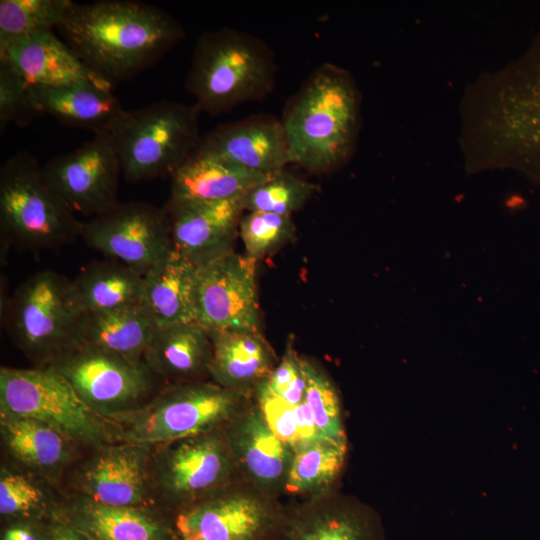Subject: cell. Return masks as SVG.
<instances>
[{
    "instance_id": "obj_1",
    "label": "cell",
    "mask_w": 540,
    "mask_h": 540,
    "mask_svg": "<svg viewBox=\"0 0 540 540\" xmlns=\"http://www.w3.org/2000/svg\"><path fill=\"white\" fill-rule=\"evenodd\" d=\"M58 29L83 63L111 84L150 67L185 35L165 11L130 0L74 2Z\"/></svg>"
},
{
    "instance_id": "obj_2",
    "label": "cell",
    "mask_w": 540,
    "mask_h": 540,
    "mask_svg": "<svg viewBox=\"0 0 540 540\" xmlns=\"http://www.w3.org/2000/svg\"><path fill=\"white\" fill-rule=\"evenodd\" d=\"M281 123L290 164L314 174L340 167L351 155L359 124V97L350 74L317 67L288 102Z\"/></svg>"
},
{
    "instance_id": "obj_3",
    "label": "cell",
    "mask_w": 540,
    "mask_h": 540,
    "mask_svg": "<svg viewBox=\"0 0 540 540\" xmlns=\"http://www.w3.org/2000/svg\"><path fill=\"white\" fill-rule=\"evenodd\" d=\"M276 73L274 53L264 41L221 28L198 37L185 87L200 111L218 115L263 100L274 88Z\"/></svg>"
},
{
    "instance_id": "obj_4",
    "label": "cell",
    "mask_w": 540,
    "mask_h": 540,
    "mask_svg": "<svg viewBox=\"0 0 540 540\" xmlns=\"http://www.w3.org/2000/svg\"><path fill=\"white\" fill-rule=\"evenodd\" d=\"M85 314L73 281L53 270L29 276L2 308L12 342L36 366H49L81 345Z\"/></svg>"
},
{
    "instance_id": "obj_5",
    "label": "cell",
    "mask_w": 540,
    "mask_h": 540,
    "mask_svg": "<svg viewBox=\"0 0 540 540\" xmlns=\"http://www.w3.org/2000/svg\"><path fill=\"white\" fill-rule=\"evenodd\" d=\"M199 112L176 101L125 110L109 133L125 179L171 178L198 149Z\"/></svg>"
},
{
    "instance_id": "obj_6",
    "label": "cell",
    "mask_w": 540,
    "mask_h": 540,
    "mask_svg": "<svg viewBox=\"0 0 540 540\" xmlns=\"http://www.w3.org/2000/svg\"><path fill=\"white\" fill-rule=\"evenodd\" d=\"M0 225L6 244L30 251L68 245L80 237L82 228L27 152L11 156L1 167Z\"/></svg>"
},
{
    "instance_id": "obj_7",
    "label": "cell",
    "mask_w": 540,
    "mask_h": 540,
    "mask_svg": "<svg viewBox=\"0 0 540 540\" xmlns=\"http://www.w3.org/2000/svg\"><path fill=\"white\" fill-rule=\"evenodd\" d=\"M250 399L212 380L170 384L112 421L121 441L156 447L222 428Z\"/></svg>"
},
{
    "instance_id": "obj_8",
    "label": "cell",
    "mask_w": 540,
    "mask_h": 540,
    "mask_svg": "<svg viewBox=\"0 0 540 540\" xmlns=\"http://www.w3.org/2000/svg\"><path fill=\"white\" fill-rule=\"evenodd\" d=\"M0 413L27 417L93 449L119 442L117 425L94 412L51 366L0 369Z\"/></svg>"
},
{
    "instance_id": "obj_9",
    "label": "cell",
    "mask_w": 540,
    "mask_h": 540,
    "mask_svg": "<svg viewBox=\"0 0 540 540\" xmlns=\"http://www.w3.org/2000/svg\"><path fill=\"white\" fill-rule=\"evenodd\" d=\"M237 468L222 428L155 447L152 480L160 496L181 509L231 485Z\"/></svg>"
},
{
    "instance_id": "obj_10",
    "label": "cell",
    "mask_w": 540,
    "mask_h": 540,
    "mask_svg": "<svg viewBox=\"0 0 540 540\" xmlns=\"http://www.w3.org/2000/svg\"><path fill=\"white\" fill-rule=\"evenodd\" d=\"M97 414L113 420L149 399L153 373L142 363L95 347L80 345L51 365Z\"/></svg>"
},
{
    "instance_id": "obj_11",
    "label": "cell",
    "mask_w": 540,
    "mask_h": 540,
    "mask_svg": "<svg viewBox=\"0 0 540 540\" xmlns=\"http://www.w3.org/2000/svg\"><path fill=\"white\" fill-rule=\"evenodd\" d=\"M80 237L91 248L142 275L173 252L167 211L144 202H118L82 222Z\"/></svg>"
},
{
    "instance_id": "obj_12",
    "label": "cell",
    "mask_w": 540,
    "mask_h": 540,
    "mask_svg": "<svg viewBox=\"0 0 540 540\" xmlns=\"http://www.w3.org/2000/svg\"><path fill=\"white\" fill-rule=\"evenodd\" d=\"M282 508L248 483L233 484L178 510V540H266Z\"/></svg>"
},
{
    "instance_id": "obj_13",
    "label": "cell",
    "mask_w": 540,
    "mask_h": 540,
    "mask_svg": "<svg viewBox=\"0 0 540 540\" xmlns=\"http://www.w3.org/2000/svg\"><path fill=\"white\" fill-rule=\"evenodd\" d=\"M42 173L53 191L74 213L96 217L117 203L121 163L109 133L50 159Z\"/></svg>"
},
{
    "instance_id": "obj_14",
    "label": "cell",
    "mask_w": 540,
    "mask_h": 540,
    "mask_svg": "<svg viewBox=\"0 0 540 540\" xmlns=\"http://www.w3.org/2000/svg\"><path fill=\"white\" fill-rule=\"evenodd\" d=\"M257 262L232 251L199 269L198 324L208 331H260Z\"/></svg>"
},
{
    "instance_id": "obj_15",
    "label": "cell",
    "mask_w": 540,
    "mask_h": 540,
    "mask_svg": "<svg viewBox=\"0 0 540 540\" xmlns=\"http://www.w3.org/2000/svg\"><path fill=\"white\" fill-rule=\"evenodd\" d=\"M155 447L119 441L94 449L77 469L78 495L108 506H152Z\"/></svg>"
},
{
    "instance_id": "obj_16",
    "label": "cell",
    "mask_w": 540,
    "mask_h": 540,
    "mask_svg": "<svg viewBox=\"0 0 540 540\" xmlns=\"http://www.w3.org/2000/svg\"><path fill=\"white\" fill-rule=\"evenodd\" d=\"M266 540H385L378 514L331 491L281 514Z\"/></svg>"
},
{
    "instance_id": "obj_17",
    "label": "cell",
    "mask_w": 540,
    "mask_h": 540,
    "mask_svg": "<svg viewBox=\"0 0 540 540\" xmlns=\"http://www.w3.org/2000/svg\"><path fill=\"white\" fill-rule=\"evenodd\" d=\"M244 197L167 203L165 210L170 221L173 250L198 269L232 252L245 212Z\"/></svg>"
},
{
    "instance_id": "obj_18",
    "label": "cell",
    "mask_w": 540,
    "mask_h": 540,
    "mask_svg": "<svg viewBox=\"0 0 540 540\" xmlns=\"http://www.w3.org/2000/svg\"><path fill=\"white\" fill-rule=\"evenodd\" d=\"M222 431L245 482L269 496L283 490L294 452L271 430L255 400H249Z\"/></svg>"
},
{
    "instance_id": "obj_19",
    "label": "cell",
    "mask_w": 540,
    "mask_h": 540,
    "mask_svg": "<svg viewBox=\"0 0 540 540\" xmlns=\"http://www.w3.org/2000/svg\"><path fill=\"white\" fill-rule=\"evenodd\" d=\"M196 153L266 175L290 164L281 120L257 114L216 127L201 138Z\"/></svg>"
},
{
    "instance_id": "obj_20",
    "label": "cell",
    "mask_w": 540,
    "mask_h": 540,
    "mask_svg": "<svg viewBox=\"0 0 540 540\" xmlns=\"http://www.w3.org/2000/svg\"><path fill=\"white\" fill-rule=\"evenodd\" d=\"M0 61L13 68L29 86L93 83L106 89L112 87L52 31L0 42Z\"/></svg>"
},
{
    "instance_id": "obj_21",
    "label": "cell",
    "mask_w": 540,
    "mask_h": 540,
    "mask_svg": "<svg viewBox=\"0 0 540 540\" xmlns=\"http://www.w3.org/2000/svg\"><path fill=\"white\" fill-rule=\"evenodd\" d=\"M213 354L209 375L225 389L253 397L277 365L260 331H209Z\"/></svg>"
},
{
    "instance_id": "obj_22",
    "label": "cell",
    "mask_w": 540,
    "mask_h": 540,
    "mask_svg": "<svg viewBox=\"0 0 540 540\" xmlns=\"http://www.w3.org/2000/svg\"><path fill=\"white\" fill-rule=\"evenodd\" d=\"M213 345L209 331L197 322L157 327L143 361L171 384L210 377Z\"/></svg>"
},
{
    "instance_id": "obj_23",
    "label": "cell",
    "mask_w": 540,
    "mask_h": 540,
    "mask_svg": "<svg viewBox=\"0 0 540 540\" xmlns=\"http://www.w3.org/2000/svg\"><path fill=\"white\" fill-rule=\"evenodd\" d=\"M0 435L5 452L19 467L50 482L71 463L78 446L42 422L4 413Z\"/></svg>"
},
{
    "instance_id": "obj_24",
    "label": "cell",
    "mask_w": 540,
    "mask_h": 540,
    "mask_svg": "<svg viewBox=\"0 0 540 540\" xmlns=\"http://www.w3.org/2000/svg\"><path fill=\"white\" fill-rule=\"evenodd\" d=\"M37 114H47L74 128L110 133L125 112L111 89L93 83L56 87L29 86Z\"/></svg>"
},
{
    "instance_id": "obj_25",
    "label": "cell",
    "mask_w": 540,
    "mask_h": 540,
    "mask_svg": "<svg viewBox=\"0 0 540 540\" xmlns=\"http://www.w3.org/2000/svg\"><path fill=\"white\" fill-rule=\"evenodd\" d=\"M76 496L65 508L68 523L90 540H178L151 506H108Z\"/></svg>"
},
{
    "instance_id": "obj_26",
    "label": "cell",
    "mask_w": 540,
    "mask_h": 540,
    "mask_svg": "<svg viewBox=\"0 0 540 540\" xmlns=\"http://www.w3.org/2000/svg\"><path fill=\"white\" fill-rule=\"evenodd\" d=\"M269 176L195 152L171 177V194L167 203L241 198Z\"/></svg>"
},
{
    "instance_id": "obj_27",
    "label": "cell",
    "mask_w": 540,
    "mask_h": 540,
    "mask_svg": "<svg viewBox=\"0 0 540 540\" xmlns=\"http://www.w3.org/2000/svg\"><path fill=\"white\" fill-rule=\"evenodd\" d=\"M199 269L173 250L144 275L142 304L157 327L197 322Z\"/></svg>"
},
{
    "instance_id": "obj_28",
    "label": "cell",
    "mask_w": 540,
    "mask_h": 540,
    "mask_svg": "<svg viewBox=\"0 0 540 540\" xmlns=\"http://www.w3.org/2000/svg\"><path fill=\"white\" fill-rule=\"evenodd\" d=\"M156 328L143 304L91 312L83 319L80 343L142 363Z\"/></svg>"
},
{
    "instance_id": "obj_29",
    "label": "cell",
    "mask_w": 540,
    "mask_h": 540,
    "mask_svg": "<svg viewBox=\"0 0 540 540\" xmlns=\"http://www.w3.org/2000/svg\"><path fill=\"white\" fill-rule=\"evenodd\" d=\"M72 281L86 313L142 304L144 275L112 259L87 265Z\"/></svg>"
},
{
    "instance_id": "obj_30",
    "label": "cell",
    "mask_w": 540,
    "mask_h": 540,
    "mask_svg": "<svg viewBox=\"0 0 540 540\" xmlns=\"http://www.w3.org/2000/svg\"><path fill=\"white\" fill-rule=\"evenodd\" d=\"M347 455V442L319 438L294 451L283 491L309 499L331 491Z\"/></svg>"
},
{
    "instance_id": "obj_31",
    "label": "cell",
    "mask_w": 540,
    "mask_h": 540,
    "mask_svg": "<svg viewBox=\"0 0 540 540\" xmlns=\"http://www.w3.org/2000/svg\"><path fill=\"white\" fill-rule=\"evenodd\" d=\"M73 3L71 0H1L0 42L58 28Z\"/></svg>"
},
{
    "instance_id": "obj_32",
    "label": "cell",
    "mask_w": 540,
    "mask_h": 540,
    "mask_svg": "<svg viewBox=\"0 0 540 540\" xmlns=\"http://www.w3.org/2000/svg\"><path fill=\"white\" fill-rule=\"evenodd\" d=\"M318 186L286 169L270 175L244 197L245 212H268L291 216L300 210Z\"/></svg>"
},
{
    "instance_id": "obj_33",
    "label": "cell",
    "mask_w": 540,
    "mask_h": 540,
    "mask_svg": "<svg viewBox=\"0 0 540 540\" xmlns=\"http://www.w3.org/2000/svg\"><path fill=\"white\" fill-rule=\"evenodd\" d=\"M302 367L306 380L305 402L320 435L330 440L347 442L340 399L334 384L310 360L302 358Z\"/></svg>"
},
{
    "instance_id": "obj_34",
    "label": "cell",
    "mask_w": 540,
    "mask_h": 540,
    "mask_svg": "<svg viewBox=\"0 0 540 540\" xmlns=\"http://www.w3.org/2000/svg\"><path fill=\"white\" fill-rule=\"evenodd\" d=\"M296 227L291 216L268 212H247L239 224V236L246 255L256 261L293 241Z\"/></svg>"
},
{
    "instance_id": "obj_35",
    "label": "cell",
    "mask_w": 540,
    "mask_h": 540,
    "mask_svg": "<svg viewBox=\"0 0 540 540\" xmlns=\"http://www.w3.org/2000/svg\"><path fill=\"white\" fill-rule=\"evenodd\" d=\"M37 476L2 466L0 472V513L4 517H29L46 509L49 495Z\"/></svg>"
},
{
    "instance_id": "obj_36",
    "label": "cell",
    "mask_w": 540,
    "mask_h": 540,
    "mask_svg": "<svg viewBox=\"0 0 540 540\" xmlns=\"http://www.w3.org/2000/svg\"><path fill=\"white\" fill-rule=\"evenodd\" d=\"M36 114L28 83L7 63L0 61V131L11 123L27 126Z\"/></svg>"
},
{
    "instance_id": "obj_37",
    "label": "cell",
    "mask_w": 540,
    "mask_h": 540,
    "mask_svg": "<svg viewBox=\"0 0 540 540\" xmlns=\"http://www.w3.org/2000/svg\"><path fill=\"white\" fill-rule=\"evenodd\" d=\"M263 384L272 394L290 405L296 406L305 401L306 380L302 358L296 353L291 341Z\"/></svg>"
},
{
    "instance_id": "obj_38",
    "label": "cell",
    "mask_w": 540,
    "mask_h": 540,
    "mask_svg": "<svg viewBox=\"0 0 540 540\" xmlns=\"http://www.w3.org/2000/svg\"><path fill=\"white\" fill-rule=\"evenodd\" d=\"M254 400L259 406L271 430L293 452L299 447L296 406L290 405L272 394L263 383L255 390Z\"/></svg>"
},
{
    "instance_id": "obj_39",
    "label": "cell",
    "mask_w": 540,
    "mask_h": 540,
    "mask_svg": "<svg viewBox=\"0 0 540 540\" xmlns=\"http://www.w3.org/2000/svg\"><path fill=\"white\" fill-rule=\"evenodd\" d=\"M2 540H39V536L28 524L18 523L4 530Z\"/></svg>"
},
{
    "instance_id": "obj_40",
    "label": "cell",
    "mask_w": 540,
    "mask_h": 540,
    "mask_svg": "<svg viewBox=\"0 0 540 540\" xmlns=\"http://www.w3.org/2000/svg\"><path fill=\"white\" fill-rule=\"evenodd\" d=\"M49 540H90L71 524L59 525L51 533Z\"/></svg>"
}]
</instances>
